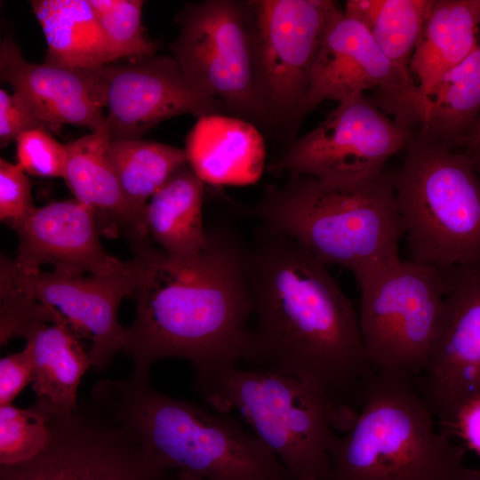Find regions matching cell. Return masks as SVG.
I'll return each mask as SVG.
<instances>
[{
    "instance_id": "3957f363",
    "label": "cell",
    "mask_w": 480,
    "mask_h": 480,
    "mask_svg": "<svg viewBox=\"0 0 480 480\" xmlns=\"http://www.w3.org/2000/svg\"><path fill=\"white\" fill-rule=\"evenodd\" d=\"M89 399L124 426L157 466L205 480H294L238 420L167 396L133 375L102 379Z\"/></svg>"
},
{
    "instance_id": "7402d4cb",
    "label": "cell",
    "mask_w": 480,
    "mask_h": 480,
    "mask_svg": "<svg viewBox=\"0 0 480 480\" xmlns=\"http://www.w3.org/2000/svg\"><path fill=\"white\" fill-rule=\"evenodd\" d=\"M204 194V182L187 164L150 198L145 211L147 234L170 256L192 257L207 246Z\"/></svg>"
},
{
    "instance_id": "d6986e66",
    "label": "cell",
    "mask_w": 480,
    "mask_h": 480,
    "mask_svg": "<svg viewBox=\"0 0 480 480\" xmlns=\"http://www.w3.org/2000/svg\"><path fill=\"white\" fill-rule=\"evenodd\" d=\"M0 76L47 128L72 124L95 132L103 127L105 114L86 69L28 62L8 36L0 45Z\"/></svg>"
},
{
    "instance_id": "5b68a950",
    "label": "cell",
    "mask_w": 480,
    "mask_h": 480,
    "mask_svg": "<svg viewBox=\"0 0 480 480\" xmlns=\"http://www.w3.org/2000/svg\"><path fill=\"white\" fill-rule=\"evenodd\" d=\"M464 452L412 380L372 373L332 445L325 480H463Z\"/></svg>"
},
{
    "instance_id": "d6a6232c",
    "label": "cell",
    "mask_w": 480,
    "mask_h": 480,
    "mask_svg": "<svg viewBox=\"0 0 480 480\" xmlns=\"http://www.w3.org/2000/svg\"><path fill=\"white\" fill-rule=\"evenodd\" d=\"M35 363L31 348H25L0 360V406L12 404L23 388L34 380Z\"/></svg>"
},
{
    "instance_id": "8992f818",
    "label": "cell",
    "mask_w": 480,
    "mask_h": 480,
    "mask_svg": "<svg viewBox=\"0 0 480 480\" xmlns=\"http://www.w3.org/2000/svg\"><path fill=\"white\" fill-rule=\"evenodd\" d=\"M195 388L216 411L235 412L294 480H325L336 436L347 429L331 403L287 375L239 365L195 374Z\"/></svg>"
},
{
    "instance_id": "2e32d148",
    "label": "cell",
    "mask_w": 480,
    "mask_h": 480,
    "mask_svg": "<svg viewBox=\"0 0 480 480\" xmlns=\"http://www.w3.org/2000/svg\"><path fill=\"white\" fill-rule=\"evenodd\" d=\"M13 337L25 339L32 350L35 405L48 419L76 411L80 380L92 364L68 320L55 308L14 293L0 306V342Z\"/></svg>"
},
{
    "instance_id": "e0dca14e",
    "label": "cell",
    "mask_w": 480,
    "mask_h": 480,
    "mask_svg": "<svg viewBox=\"0 0 480 480\" xmlns=\"http://www.w3.org/2000/svg\"><path fill=\"white\" fill-rule=\"evenodd\" d=\"M375 87L396 97L416 85L404 80L370 31L338 6L328 20L311 68L301 116L324 100L340 103Z\"/></svg>"
},
{
    "instance_id": "4fadbf2b",
    "label": "cell",
    "mask_w": 480,
    "mask_h": 480,
    "mask_svg": "<svg viewBox=\"0 0 480 480\" xmlns=\"http://www.w3.org/2000/svg\"><path fill=\"white\" fill-rule=\"evenodd\" d=\"M86 71L97 101L107 108L103 127L110 140L140 139L157 124L184 114L201 118L228 112L220 101L196 90L172 56Z\"/></svg>"
},
{
    "instance_id": "30bf717a",
    "label": "cell",
    "mask_w": 480,
    "mask_h": 480,
    "mask_svg": "<svg viewBox=\"0 0 480 480\" xmlns=\"http://www.w3.org/2000/svg\"><path fill=\"white\" fill-rule=\"evenodd\" d=\"M49 440L29 461L1 466L0 480H176L127 428L90 400L49 419Z\"/></svg>"
},
{
    "instance_id": "484cf974",
    "label": "cell",
    "mask_w": 480,
    "mask_h": 480,
    "mask_svg": "<svg viewBox=\"0 0 480 480\" xmlns=\"http://www.w3.org/2000/svg\"><path fill=\"white\" fill-rule=\"evenodd\" d=\"M108 156L124 195L147 233L146 207L166 180L188 164L186 151L140 139L118 140H110Z\"/></svg>"
},
{
    "instance_id": "9c48e42d",
    "label": "cell",
    "mask_w": 480,
    "mask_h": 480,
    "mask_svg": "<svg viewBox=\"0 0 480 480\" xmlns=\"http://www.w3.org/2000/svg\"><path fill=\"white\" fill-rule=\"evenodd\" d=\"M171 49L199 92L220 101L233 116L271 124L262 95L250 1L206 0L187 4Z\"/></svg>"
},
{
    "instance_id": "9a60e30c",
    "label": "cell",
    "mask_w": 480,
    "mask_h": 480,
    "mask_svg": "<svg viewBox=\"0 0 480 480\" xmlns=\"http://www.w3.org/2000/svg\"><path fill=\"white\" fill-rule=\"evenodd\" d=\"M0 268L21 292L58 309L80 338L91 340L88 354L95 370L105 369L122 351L126 328L118 320V308L124 298L132 297L137 284L134 258L119 271L89 276L24 271L3 256Z\"/></svg>"
},
{
    "instance_id": "f546056e",
    "label": "cell",
    "mask_w": 480,
    "mask_h": 480,
    "mask_svg": "<svg viewBox=\"0 0 480 480\" xmlns=\"http://www.w3.org/2000/svg\"><path fill=\"white\" fill-rule=\"evenodd\" d=\"M17 164L39 177H64L66 145L55 140L44 128L28 131L16 140Z\"/></svg>"
},
{
    "instance_id": "ffe728a7",
    "label": "cell",
    "mask_w": 480,
    "mask_h": 480,
    "mask_svg": "<svg viewBox=\"0 0 480 480\" xmlns=\"http://www.w3.org/2000/svg\"><path fill=\"white\" fill-rule=\"evenodd\" d=\"M480 0H436L410 61L419 84L407 96L383 108L396 124L412 129L413 116L443 76L476 46Z\"/></svg>"
},
{
    "instance_id": "74e56055",
    "label": "cell",
    "mask_w": 480,
    "mask_h": 480,
    "mask_svg": "<svg viewBox=\"0 0 480 480\" xmlns=\"http://www.w3.org/2000/svg\"><path fill=\"white\" fill-rule=\"evenodd\" d=\"M176 480H205L185 474H176Z\"/></svg>"
},
{
    "instance_id": "f35d334b",
    "label": "cell",
    "mask_w": 480,
    "mask_h": 480,
    "mask_svg": "<svg viewBox=\"0 0 480 480\" xmlns=\"http://www.w3.org/2000/svg\"><path fill=\"white\" fill-rule=\"evenodd\" d=\"M470 158H471V160H472V162H473V164L475 165V168H476V172H478V174L480 176V155L476 156H472Z\"/></svg>"
},
{
    "instance_id": "277c9868",
    "label": "cell",
    "mask_w": 480,
    "mask_h": 480,
    "mask_svg": "<svg viewBox=\"0 0 480 480\" xmlns=\"http://www.w3.org/2000/svg\"><path fill=\"white\" fill-rule=\"evenodd\" d=\"M250 214L358 281L400 259L404 235L390 172L357 180L289 174L268 186Z\"/></svg>"
},
{
    "instance_id": "8fae6325",
    "label": "cell",
    "mask_w": 480,
    "mask_h": 480,
    "mask_svg": "<svg viewBox=\"0 0 480 480\" xmlns=\"http://www.w3.org/2000/svg\"><path fill=\"white\" fill-rule=\"evenodd\" d=\"M413 134L361 94L340 102L316 127L294 140L269 171L331 180L373 177Z\"/></svg>"
},
{
    "instance_id": "1f68e13d",
    "label": "cell",
    "mask_w": 480,
    "mask_h": 480,
    "mask_svg": "<svg viewBox=\"0 0 480 480\" xmlns=\"http://www.w3.org/2000/svg\"><path fill=\"white\" fill-rule=\"evenodd\" d=\"M44 128L45 124L35 115L23 99L13 92L0 90V145L6 147L20 134L30 130Z\"/></svg>"
},
{
    "instance_id": "ac0fdd59",
    "label": "cell",
    "mask_w": 480,
    "mask_h": 480,
    "mask_svg": "<svg viewBox=\"0 0 480 480\" xmlns=\"http://www.w3.org/2000/svg\"><path fill=\"white\" fill-rule=\"evenodd\" d=\"M95 210L76 200L53 202L35 208L12 228L19 236L14 264L35 271L44 264L68 276H100L121 270L125 263L102 247Z\"/></svg>"
},
{
    "instance_id": "d590c367",
    "label": "cell",
    "mask_w": 480,
    "mask_h": 480,
    "mask_svg": "<svg viewBox=\"0 0 480 480\" xmlns=\"http://www.w3.org/2000/svg\"><path fill=\"white\" fill-rule=\"evenodd\" d=\"M460 148L470 157L480 155V116L464 139Z\"/></svg>"
},
{
    "instance_id": "8d00e7d4",
    "label": "cell",
    "mask_w": 480,
    "mask_h": 480,
    "mask_svg": "<svg viewBox=\"0 0 480 480\" xmlns=\"http://www.w3.org/2000/svg\"><path fill=\"white\" fill-rule=\"evenodd\" d=\"M463 480H480V470L467 468Z\"/></svg>"
},
{
    "instance_id": "836d02e7",
    "label": "cell",
    "mask_w": 480,
    "mask_h": 480,
    "mask_svg": "<svg viewBox=\"0 0 480 480\" xmlns=\"http://www.w3.org/2000/svg\"><path fill=\"white\" fill-rule=\"evenodd\" d=\"M448 432L458 436L480 456V396L468 401L457 412Z\"/></svg>"
},
{
    "instance_id": "7c38bea8",
    "label": "cell",
    "mask_w": 480,
    "mask_h": 480,
    "mask_svg": "<svg viewBox=\"0 0 480 480\" xmlns=\"http://www.w3.org/2000/svg\"><path fill=\"white\" fill-rule=\"evenodd\" d=\"M261 91L271 124L294 125L328 20L331 0H251Z\"/></svg>"
},
{
    "instance_id": "d4e9b609",
    "label": "cell",
    "mask_w": 480,
    "mask_h": 480,
    "mask_svg": "<svg viewBox=\"0 0 480 480\" xmlns=\"http://www.w3.org/2000/svg\"><path fill=\"white\" fill-rule=\"evenodd\" d=\"M480 116V31L476 48L448 71L415 113L412 128L460 148Z\"/></svg>"
},
{
    "instance_id": "83f0119b",
    "label": "cell",
    "mask_w": 480,
    "mask_h": 480,
    "mask_svg": "<svg viewBox=\"0 0 480 480\" xmlns=\"http://www.w3.org/2000/svg\"><path fill=\"white\" fill-rule=\"evenodd\" d=\"M114 60L153 56L156 44L145 35L141 0H89Z\"/></svg>"
},
{
    "instance_id": "f1b7e54d",
    "label": "cell",
    "mask_w": 480,
    "mask_h": 480,
    "mask_svg": "<svg viewBox=\"0 0 480 480\" xmlns=\"http://www.w3.org/2000/svg\"><path fill=\"white\" fill-rule=\"evenodd\" d=\"M48 417L36 406H0V464L19 465L36 458L49 440Z\"/></svg>"
},
{
    "instance_id": "5bb4252c",
    "label": "cell",
    "mask_w": 480,
    "mask_h": 480,
    "mask_svg": "<svg viewBox=\"0 0 480 480\" xmlns=\"http://www.w3.org/2000/svg\"><path fill=\"white\" fill-rule=\"evenodd\" d=\"M440 270L444 318L417 388L448 431L459 410L480 396V260Z\"/></svg>"
},
{
    "instance_id": "6da1fadb",
    "label": "cell",
    "mask_w": 480,
    "mask_h": 480,
    "mask_svg": "<svg viewBox=\"0 0 480 480\" xmlns=\"http://www.w3.org/2000/svg\"><path fill=\"white\" fill-rule=\"evenodd\" d=\"M247 271L253 320L244 363L308 384L350 425L372 373L350 300L326 265L260 224Z\"/></svg>"
},
{
    "instance_id": "52a82bcc",
    "label": "cell",
    "mask_w": 480,
    "mask_h": 480,
    "mask_svg": "<svg viewBox=\"0 0 480 480\" xmlns=\"http://www.w3.org/2000/svg\"><path fill=\"white\" fill-rule=\"evenodd\" d=\"M390 172L412 260L439 269L480 260V176L471 158L417 129Z\"/></svg>"
},
{
    "instance_id": "4316f807",
    "label": "cell",
    "mask_w": 480,
    "mask_h": 480,
    "mask_svg": "<svg viewBox=\"0 0 480 480\" xmlns=\"http://www.w3.org/2000/svg\"><path fill=\"white\" fill-rule=\"evenodd\" d=\"M436 0H382L369 29L385 56L406 82L410 61Z\"/></svg>"
},
{
    "instance_id": "44dd1931",
    "label": "cell",
    "mask_w": 480,
    "mask_h": 480,
    "mask_svg": "<svg viewBox=\"0 0 480 480\" xmlns=\"http://www.w3.org/2000/svg\"><path fill=\"white\" fill-rule=\"evenodd\" d=\"M185 151L196 175L216 186L254 183L265 165L261 134L253 124L233 116L198 118L188 134Z\"/></svg>"
},
{
    "instance_id": "e575fe53",
    "label": "cell",
    "mask_w": 480,
    "mask_h": 480,
    "mask_svg": "<svg viewBox=\"0 0 480 480\" xmlns=\"http://www.w3.org/2000/svg\"><path fill=\"white\" fill-rule=\"evenodd\" d=\"M381 2L382 0H348L343 12L347 17L361 23L369 30Z\"/></svg>"
},
{
    "instance_id": "7a4b0ae2",
    "label": "cell",
    "mask_w": 480,
    "mask_h": 480,
    "mask_svg": "<svg viewBox=\"0 0 480 480\" xmlns=\"http://www.w3.org/2000/svg\"><path fill=\"white\" fill-rule=\"evenodd\" d=\"M208 229L207 246L188 258L138 244L135 317L122 348L134 377L148 380L165 358L190 362L195 374L244 363L253 312L248 241L227 222Z\"/></svg>"
},
{
    "instance_id": "ba28073f",
    "label": "cell",
    "mask_w": 480,
    "mask_h": 480,
    "mask_svg": "<svg viewBox=\"0 0 480 480\" xmlns=\"http://www.w3.org/2000/svg\"><path fill=\"white\" fill-rule=\"evenodd\" d=\"M356 282L359 325L372 372L413 380L425 369L442 327L441 270L398 259Z\"/></svg>"
},
{
    "instance_id": "4dcf8cb0",
    "label": "cell",
    "mask_w": 480,
    "mask_h": 480,
    "mask_svg": "<svg viewBox=\"0 0 480 480\" xmlns=\"http://www.w3.org/2000/svg\"><path fill=\"white\" fill-rule=\"evenodd\" d=\"M36 208L31 183L18 164L0 159V219L11 227L28 217Z\"/></svg>"
},
{
    "instance_id": "cb8c5ba5",
    "label": "cell",
    "mask_w": 480,
    "mask_h": 480,
    "mask_svg": "<svg viewBox=\"0 0 480 480\" xmlns=\"http://www.w3.org/2000/svg\"><path fill=\"white\" fill-rule=\"evenodd\" d=\"M47 44L44 63L91 69L114 59L89 0H33Z\"/></svg>"
},
{
    "instance_id": "603a6c76",
    "label": "cell",
    "mask_w": 480,
    "mask_h": 480,
    "mask_svg": "<svg viewBox=\"0 0 480 480\" xmlns=\"http://www.w3.org/2000/svg\"><path fill=\"white\" fill-rule=\"evenodd\" d=\"M109 143L102 127L66 144L63 178L76 200L126 226L140 243L148 235L124 195L108 156Z\"/></svg>"
}]
</instances>
